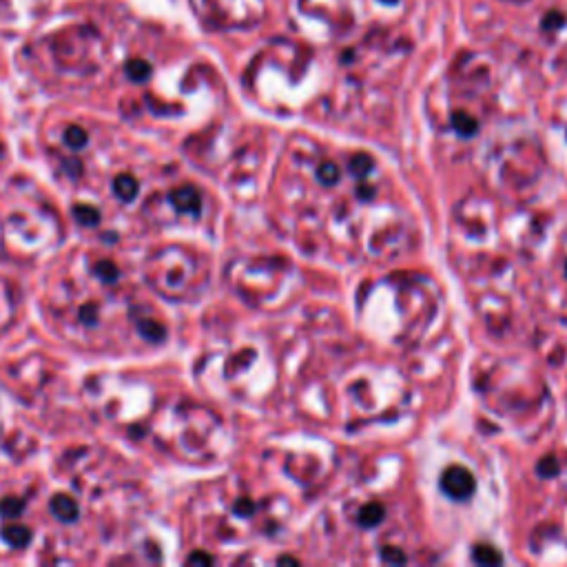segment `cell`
I'll use <instances>...</instances> for the list:
<instances>
[{"instance_id": "1", "label": "cell", "mask_w": 567, "mask_h": 567, "mask_svg": "<svg viewBox=\"0 0 567 567\" xmlns=\"http://www.w3.org/2000/svg\"><path fill=\"white\" fill-rule=\"evenodd\" d=\"M3 249L20 259L40 257L63 237L56 211L38 197H16L0 222Z\"/></svg>"}, {"instance_id": "2", "label": "cell", "mask_w": 567, "mask_h": 567, "mask_svg": "<svg viewBox=\"0 0 567 567\" xmlns=\"http://www.w3.org/2000/svg\"><path fill=\"white\" fill-rule=\"evenodd\" d=\"M147 282L166 299H187L200 286V259L184 247H166L147 259Z\"/></svg>"}, {"instance_id": "3", "label": "cell", "mask_w": 567, "mask_h": 567, "mask_svg": "<svg viewBox=\"0 0 567 567\" xmlns=\"http://www.w3.org/2000/svg\"><path fill=\"white\" fill-rule=\"evenodd\" d=\"M54 63L73 73H91L100 67L104 58V44L98 32L89 27H69L51 38Z\"/></svg>"}, {"instance_id": "4", "label": "cell", "mask_w": 567, "mask_h": 567, "mask_svg": "<svg viewBox=\"0 0 567 567\" xmlns=\"http://www.w3.org/2000/svg\"><path fill=\"white\" fill-rule=\"evenodd\" d=\"M193 13L213 32L255 29L266 18L264 0H191Z\"/></svg>"}, {"instance_id": "5", "label": "cell", "mask_w": 567, "mask_h": 567, "mask_svg": "<svg viewBox=\"0 0 567 567\" xmlns=\"http://www.w3.org/2000/svg\"><path fill=\"white\" fill-rule=\"evenodd\" d=\"M295 18H299L304 34L328 40L348 34L355 25L348 0H297Z\"/></svg>"}, {"instance_id": "6", "label": "cell", "mask_w": 567, "mask_h": 567, "mask_svg": "<svg viewBox=\"0 0 567 567\" xmlns=\"http://www.w3.org/2000/svg\"><path fill=\"white\" fill-rule=\"evenodd\" d=\"M441 490L454 501H466L474 492V477L463 466H450L441 477Z\"/></svg>"}, {"instance_id": "7", "label": "cell", "mask_w": 567, "mask_h": 567, "mask_svg": "<svg viewBox=\"0 0 567 567\" xmlns=\"http://www.w3.org/2000/svg\"><path fill=\"white\" fill-rule=\"evenodd\" d=\"M168 202H171V206L180 216L197 218L202 211V193L191 187V184H184V187H177L168 193Z\"/></svg>"}, {"instance_id": "8", "label": "cell", "mask_w": 567, "mask_h": 567, "mask_svg": "<svg viewBox=\"0 0 567 567\" xmlns=\"http://www.w3.org/2000/svg\"><path fill=\"white\" fill-rule=\"evenodd\" d=\"M49 510L60 523H73L80 516V503L69 494H56L49 501Z\"/></svg>"}, {"instance_id": "9", "label": "cell", "mask_w": 567, "mask_h": 567, "mask_svg": "<svg viewBox=\"0 0 567 567\" xmlns=\"http://www.w3.org/2000/svg\"><path fill=\"white\" fill-rule=\"evenodd\" d=\"M102 315L104 309L98 299H85V304H80L78 311H75V321L82 328H98L102 324Z\"/></svg>"}, {"instance_id": "10", "label": "cell", "mask_w": 567, "mask_h": 567, "mask_svg": "<svg viewBox=\"0 0 567 567\" xmlns=\"http://www.w3.org/2000/svg\"><path fill=\"white\" fill-rule=\"evenodd\" d=\"M13 317H16V297H13L11 286L0 280V332L11 326Z\"/></svg>"}, {"instance_id": "11", "label": "cell", "mask_w": 567, "mask_h": 567, "mask_svg": "<svg viewBox=\"0 0 567 567\" xmlns=\"http://www.w3.org/2000/svg\"><path fill=\"white\" fill-rule=\"evenodd\" d=\"M137 191H140V184L131 173H120L113 180V193L122 202H133L137 197Z\"/></svg>"}, {"instance_id": "12", "label": "cell", "mask_w": 567, "mask_h": 567, "mask_svg": "<svg viewBox=\"0 0 567 567\" xmlns=\"http://www.w3.org/2000/svg\"><path fill=\"white\" fill-rule=\"evenodd\" d=\"M0 532H3V539H5L11 547H18V549H23L25 545H29V541H32V532H29V528L18 525V523L5 525Z\"/></svg>"}, {"instance_id": "13", "label": "cell", "mask_w": 567, "mask_h": 567, "mask_svg": "<svg viewBox=\"0 0 567 567\" xmlns=\"http://www.w3.org/2000/svg\"><path fill=\"white\" fill-rule=\"evenodd\" d=\"M135 324H137V330H140V335L144 337L147 342H162L164 339V335H166V328L160 324V321L156 319H151V317H140V319H135Z\"/></svg>"}, {"instance_id": "14", "label": "cell", "mask_w": 567, "mask_h": 567, "mask_svg": "<svg viewBox=\"0 0 567 567\" xmlns=\"http://www.w3.org/2000/svg\"><path fill=\"white\" fill-rule=\"evenodd\" d=\"M381 518H384V508H381L379 503H368L366 508L359 512V525L375 528V525L381 523Z\"/></svg>"}, {"instance_id": "15", "label": "cell", "mask_w": 567, "mask_h": 567, "mask_svg": "<svg viewBox=\"0 0 567 567\" xmlns=\"http://www.w3.org/2000/svg\"><path fill=\"white\" fill-rule=\"evenodd\" d=\"M452 125H454L456 133H459V135H463V137L477 133V120H474L470 113H463V111L452 113Z\"/></svg>"}, {"instance_id": "16", "label": "cell", "mask_w": 567, "mask_h": 567, "mask_svg": "<svg viewBox=\"0 0 567 567\" xmlns=\"http://www.w3.org/2000/svg\"><path fill=\"white\" fill-rule=\"evenodd\" d=\"M73 218L82 226H96L100 222V211L96 206H89V204H75Z\"/></svg>"}, {"instance_id": "17", "label": "cell", "mask_w": 567, "mask_h": 567, "mask_svg": "<svg viewBox=\"0 0 567 567\" xmlns=\"http://www.w3.org/2000/svg\"><path fill=\"white\" fill-rule=\"evenodd\" d=\"M342 177V171H339V166H337L335 162H324V164H319L317 168V180L324 184V187H335L337 182H339Z\"/></svg>"}, {"instance_id": "18", "label": "cell", "mask_w": 567, "mask_h": 567, "mask_svg": "<svg viewBox=\"0 0 567 567\" xmlns=\"http://www.w3.org/2000/svg\"><path fill=\"white\" fill-rule=\"evenodd\" d=\"M20 23V7L13 5V0H0V27Z\"/></svg>"}, {"instance_id": "19", "label": "cell", "mask_w": 567, "mask_h": 567, "mask_svg": "<svg viewBox=\"0 0 567 567\" xmlns=\"http://www.w3.org/2000/svg\"><path fill=\"white\" fill-rule=\"evenodd\" d=\"M373 168H375V162H373V158H368V156H355L350 160V171L355 173L359 180H366L368 175L373 173Z\"/></svg>"}, {"instance_id": "20", "label": "cell", "mask_w": 567, "mask_h": 567, "mask_svg": "<svg viewBox=\"0 0 567 567\" xmlns=\"http://www.w3.org/2000/svg\"><path fill=\"white\" fill-rule=\"evenodd\" d=\"M94 275H96V278H98L102 284H113V282L118 280V275H120V273H118V268H116L113 262H104V259H102V262H98V264L94 266Z\"/></svg>"}, {"instance_id": "21", "label": "cell", "mask_w": 567, "mask_h": 567, "mask_svg": "<svg viewBox=\"0 0 567 567\" xmlns=\"http://www.w3.org/2000/svg\"><path fill=\"white\" fill-rule=\"evenodd\" d=\"M127 75L133 80V82H144L149 75H151V67L144 60H131L127 65Z\"/></svg>"}, {"instance_id": "22", "label": "cell", "mask_w": 567, "mask_h": 567, "mask_svg": "<svg viewBox=\"0 0 567 567\" xmlns=\"http://www.w3.org/2000/svg\"><path fill=\"white\" fill-rule=\"evenodd\" d=\"M87 131L82 129V127H69L67 131H65V144L67 147H71V149H82V147H87Z\"/></svg>"}, {"instance_id": "23", "label": "cell", "mask_w": 567, "mask_h": 567, "mask_svg": "<svg viewBox=\"0 0 567 567\" xmlns=\"http://www.w3.org/2000/svg\"><path fill=\"white\" fill-rule=\"evenodd\" d=\"M474 561L481 563V565H499L503 561V556L499 554L497 549H492V547L479 545L477 549H474Z\"/></svg>"}, {"instance_id": "24", "label": "cell", "mask_w": 567, "mask_h": 567, "mask_svg": "<svg viewBox=\"0 0 567 567\" xmlns=\"http://www.w3.org/2000/svg\"><path fill=\"white\" fill-rule=\"evenodd\" d=\"M25 510V501L20 499H13V497H7L5 501H0V514L5 518H16L20 516Z\"/></svg>"}, {"instance_id": "25", "label": "cell", "mask_w": 567, "mask_h": 567, "mask_svg": "<svg viewBox=\"0 0 567 567\" xmlns=\"http://www.w3.org/2000/svg\"><path fill=\"white\" fill-rule=\"evenodd\" d=\"M539 472L543 474V477H554V474L559 472V466H556V461L554 459H545V461H541V466H539Z\"/></svg>"}, {"instance_id": "26", "label": "cell", "mask_w": 567, "mask_h": 567, "mask_svg": "<svg viewBox=\"0 0 567 567\" xmlns=\"http://www.w3.org/2000/svg\"><path fill=\"white\" fill-rule=\"evenodd\" d=\"M381 556H384V561H390V563H404L406 561V556L394 547H386L384 552H381Z\"/></svg>"}, {"instance_id": "27", "label": "cell", "mask_w": 567, "mask_h": 567, "mask_svg": "<svg viewBox=\"0 0 567 567\" xmlns=\"http://www.w3.org/2000/svg\"><path fill=\"white\" fill-rule=\"evenodd\" d=\"M189 563H206V565H211L213 559H211V556H204V554H193V556L189 559Z\"/></svg>"}, {"instance_id": "28", "label": "cell", "mask_w": 567, "mask_h": 567, "mask_svg": "<svg viewBox=\"0 0 567 567\" xmlns=\"http://www.w3.org/2000/svg\"><path fill=\"white\" fill-rule=\"evenodd\" d=\"M379 5H386V7H397L399 5V0H377Z\"/></svg>"}, {"instance_id": "29", "label": "cell", "mask_w": 567, "mask_h": 567, "mask_svg": "<svg viewBox=\"0 0 567 567\" xmlns=\"http://www.w3.org/2000/svg\"><path fill=\"white\" fill-rule=\"evenodd\" d=\"M503 3H510V5H525L530 0H503Z\"/></svg>"}, {"instance_id": "30", "label": "cell", "mask_w": 567, "mask_h": 567, "mask_svg": "<svg viewBox=\"0 0 567 567\" xmlns=\"http://www.w3.org/2000/svg\"><path fill=\"white\" fill-rule=\"evenodd\" d=\"M565 275H567V266H565Z\"/></svg>"}]
</instances>
